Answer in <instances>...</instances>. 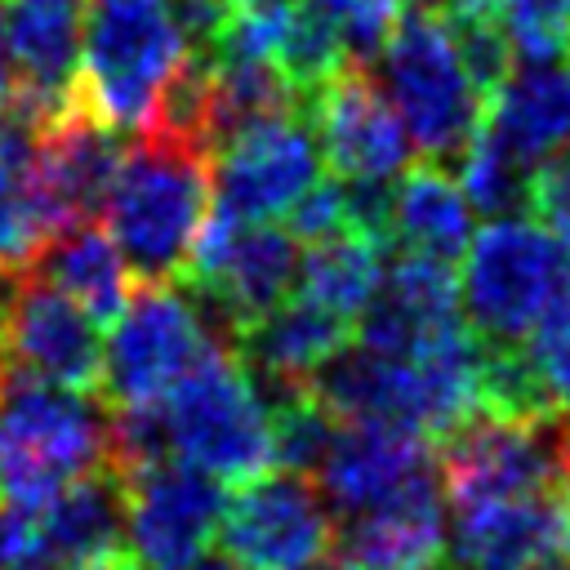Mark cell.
Segmentation results:
<instances>
[{"label":"cell","mask_w":570,"mask_h":570,"mask_svg":"<svg viewBox=\"0 0 570 570\" xmlns=\"http://www.w3.org/2000/svg\"><path fill=\"white\" fill-rule=\"evenodd\" d=\"M454 570H534L570 557L561 494H512L450 503L445 521Z\"/></svg>","instance_id":"obj_17"},{"label":"cell","mask_w":570,"mask_h":570,"mask_svg":"<svg viewBox=\"0 0 570 570\" xmlns=\"http://www.w3.org/2000/svg\"><path fill=\"white\" fill-rule=\"evenodd\" d=\"M294 276H298V240L289 236V227L236 218L209 205L178 285H187L196 303L214 307L218 321L232 325L236 334L263 312H272L281 298H289Z\"/></svg>","instance_id":"obj_9"},{"label":"cell","mask_w":570,"mask_h":570,"mask_svg":"<svg viewBox=\"0 0 570 570\" xmlns=\"http://www.w3.org/2000/svg\"><path fill=\"white\" fill-rule=\"evenodd\" d=\"M352 343V321L294 294L272 312L236 330V352L263 383V392L312 387V379Z\"/></svg>","instance_id":"obj_21"},{"label":"cell","mask_w":570,"mask_h":570,"mask_svg":"<svg viewBox=\"0 0 570 570\" xmlns=\"http://www.w3.org/2000/svg\"><path fill=\"white\" fill-rule=\"evenodd\" d=\"M566 436H570V419H566Z\"/></svg>","instance_id":"obj_34"},{"label":"cell","mask_w":570,"mask_h":570,"mask_svg":"<svg viewBox=\"0 0 570 570\" xmlns=\"http://www.w3.org/2000/svg\"><path fill=\"white\" fill-rule=\"evenodd\" d=\"M218 539L240 570H325L334 512L307 472L267 468L223 499Z\"/></svg>","instance_id":"obj_10"},{"label":"cell","mask_w":570,"mask_h":570,"mask_svg":"<svg viewBox=\"0 0 570 570\" xmlns=\"http://www.w3.org/2000/svg\"><path fill=\"white\" fill-rule=\"evenodd\" d=\"M539 370V383L543 392L552 396L557 410H570V298L557 303L539 325L534 334L521 343Z\"/></svg>","instance_id":"obj_30"},{"label":"cell","mask_w":570,"mask_h":570,"mask_svg":"<svg viewBox=\"0 0 570 570\" xmlns=\"http://www.w3.org/2000/svg\"><path fill=\"white\" fill-rule=\"evenodd\" d=\"M36 129L40 120L9 107L0 116V272H22L58 232L36 187Z\"/></svg>","instance_id":"obj_24"},{"label":"cell","mask_w":570,"mask_h":570,"mask_svg":"<svg viewBox=\"0 0 570 570\" xmlns=\"http://www.w3.org/2000/svg\"><path fill=\"white\" fill-rule=\"evenodd\" d=\"M187 570H240L232 557H223V552H205V557H196Z\"/></svg>","instance_id":"obj_31"},{"label":"cell","mask_w":570,"mask_h":570,"mask_svg":"<svg viewBox=\"0 0 570 570\" xmlns=\"http://www.w3.org/2000/svg\"><path fill=\"white\" fill-rule=\"evenodd\" d=\"M165 450L218 481H249L276 463L272 401L254 370L218 334L160 401Z\"/></svg>","instance_id":"obj_3"},{"label":"cell","mask_w":570,"mask_h":570,"mask_svg":"<svg viewBox=\"0 0 570 570\" xmlns=\"http://www.w3.org/2000/svg\"><path fill=\"white\" fill-rule=\"evenodd\" d=\"M383 240L365 236V232H334L321 240H307V249H298V294L321 303L325 312L343 316L356 325V316L370 307V298L383 285Z\"/></svg>","instance_id":"obj_26"},{"label":"cell","mask_w":570,"mask_h":570,"mask_svg":"<svg viewBox=\"0 0 570 570\" xmlns=\"http://www.w3.org/2000/svg\"><path fill=\"white\" fill-rule=\"evenodd\" d=\"M370 62L379 67L370 76L392 102L410 147H419L428 160L459 156L468 138L481 129L485 94L463 67L445 18L401 9V18L392 22Z\"/></svg>","instance_id":"obj_6"},{"label":"cell","mask_w":570,"mask_h":570,"mask_svg":"<svg viewBox=\"0 0 570 570\" xmlns=\"http://www.w3.org/2000/svg\"><path fill=\"white\" fill-rule=\"evenodd\" d=\"M111 570H151V566H142V561H129V557H120Z\"/></svg>","instance_id":"obj_32"},{"label":"cell","mask_w":570,"mask_h":570,"mask_svg":"<svg viewBox=\"0 0 570 570\" xmlns=\"http://www.w3.org/2000/svg\"><path fill=\"white\" fill-rule=\"evenodd\" d=\"M441 485L445 503L512 499V494H561L570 476L566 414H499L476 410L441 436Z\"/></svg>","instance_id":"obj_7"},{"label":"cell","mask_w":570,"mask_h":570,"mask_svg":"<svg viewBox=\"0 0 570 570\" xmlns=\"http://www.w3.org/2000/svg\"><path fill=\"white\" fill-rule=\"evenodd\" d=\"M566 156H570V151H566Z\"/></svg>","instance_id":"obj_38"},{"label":"cell","mask_w":570,"mask_h":570,"mask_svg":"<svg viewBox=\"0 0 570 570\" xmlns=\"http://www.w3.org/2000/svg\"><path fill=\"white\" fill-rule=\"evenodd\" d=\"M419 476H432L428 436L383 419H338L330 445L312 468L321 499L338 517H361Z\"/></svg>","instance_id":"obj_15"},{"label":"cell","mask_w":570,"mask_h":570,"mask_svg":"<svg viewBox=\"0 0 570 570\" xmlns=\"http://www.w3.org/2000/svg\"><path fill=\"white\" fill-rule=\"evenodd\" d=\"M36 570H111L125 557V494L111 468H98L31 508Z\"/></svg>","instance_id":"obj_18"},{"label":"cell","mask_w":570,"mask_h":570,"mask_svg":"<svg viewBox=\"0 0 570 570\" xmlns=\"http://www.w3.org/2000/svg\"><path fill=\"white\" fill-rule=\"evenodd\" d=\"M566 53H570V36H566Z\"/></svg>","instance_id":"obj_35"},{"label":"cell","mask_w":570,"mask_h":570,"mask_svg":"<svg viewBox=\"0 0 570 570\" xmlns=\"http://www.w3.org/2000/svg\"><path fill=\"white\" fill-rule=\"evenodd\" d=\"M0 370H18L76 392H98V321L36 267L0 272Z\"/></svg>","instance_id":"obj_11"},{"label":"cell","mask_w":570,"mask_h":570,"mask_svg":"<svg viewBox=\"0 0 570 570\" xmlns=\"http://www.w3.org/2000/svg\"><path fill=\"white\" fill-rule=\"evenodd\" d=\"M120 151L125 147L116 129H107L76 102L36 129V187L58 232L71 223H85L102 205V191L116 174Z\"/></svg>","instance_id":"obj_19"},{"label":"cell","mask_w":570,"mask_h":570,"mask_svg":"<svg viewBox=\"0 0 570 570\" xmlns=\"http://www.w3.org/2000/svg\"><path fill=\"white\" fill-rule=\"evenodd\" d=\"M347 521V534H334L325 570H428L445 543V499L436 476H419L387 503Z\"/></svg>","instance_id":"obj_20"},{"label":"cell","mask_w":570,"mask_h":570,"mask_svg":"<svg viewBox=\"0 0 570 570\" xmlns=\"http://www.w3.org/2000/svg\"><path fill=\"white\" fill-rule=\"evenodd\" d=\"M387 240L428 258H463L472 240V205L441 160L401 169L387 187Z\"/></svg>","instance_id":"obj_23"},{"label":"cell","mask_w":570,"mask_h":570,"mask_svg":"<svg viewBox=\"0 0 570 570\" xmlns=\"http://www.w3.org/2000/svg\"><path fill=\"white\" fill-rule=\"evenodd\" d=\"M307 120L321 160L343 183L387 187L410 160V138L365 62H347L334 80H325L307 98Z\"/></svg>","instance_id":"obj_14"},{"label":"cell","mask_w":570,"mask_h":570,"mask_svg":"<svg viewBox=\"0 0 570 570\" xmlns=\"http://www.w3.org/2000/svg\"><path fill=\"white\" fill-rule=\"evenodd\" d=\"M534 570H570V561H566V557H557V561H543V566H534Z\"/></svg>","instance_id":"obj_33"},{"label":"cell","mask_w":570,"mask_h":570,"mask_svg":"<svg viewBox=\"0 0 570 570\" xmlns=\"http://www.w3.org/2000/svg\"><path fill=\"white\" fill-rule=\"evenodd\" d=\"M80 18L85 0H9L0 9V45L13 71V107L40 125L71 107Z\"/></svg>","instance_id":"obj_16"},{"label":"cell","mask_w":570,"mask_h":570,"mask_svg":"<svg viewBox=\"0 0 570 570\" xmlns=\"http://www.w3.org/2000/svg\"><path fill=\"white\" fill-rule=\"evenodd\" d=\"M209 343H214V330L205 325V312L187 285L178 281L142 285L111 316L98 392L107 396L111 410L160 405Z\"/></svg>","instance_id":"obj_8"},{"label":"cell","mask_w":570,"mask_h":570,"mask_svg":"<svg viewBox=\"0 0 570 570\" xmlns=\"http://www.w3.org/2000/svg\"><path fill=\"white\" fill-rule=\"evenodd\" d=\"M107 468V414L94 392L0 370V503L36 508Z\"/></svg>","instance_id":"obj_4"},{"label":"cell","mask_w":570,"mask_h":570,"mask_svg":"<svg viewBox=\"0 0 570 570\" xmlns=\"http://www.w3.org/2000/svg\"><path fill=\"white\" fill-rule=\"evenodd\" d=\"M428 570H441V566H428Z\"/></svg>","instance_id":"obj_36"},{"label":"cell","mask_w":570,"mask_h":570,"mask_svg":"<svg viewBox=\"0 0 570 570\" xmlns=\"http://www.w3.org/2000/svg\"><path fill=\"white\" fill-rule=\"evenodd\" d=\"M570 298V249L525 214H499L472 232L459 272V312L481 343L521 347Z\"/></svg>","instance_id":"obj_5"},{"label":"cell","mask_w":570,"mask_h":570,"mask_svg":"<svg viewBox=\"0 0 570 570\" xmlns=\"http://www.w3.org/2000/svg\"><path fill=\"white\" fill-rule=\"evenodd\" d=\"M209 151L174 134H134L102 191V232L138 285L178 281L209 214Z\"/></svg>","instance_id":"obj_1"},{"label":"cell","mask_w":570,"mask_h":570,"mask_svg":"<svg viewBox=\"0 0 570 570\" xmlns=\"http://www.w3.org/2000/svg\"><path fill=\"white\" fill-rule=\"evenodd\" d=\"M120 476L125 494V548L151 570H187L209 552L223 517V481L174 459L156 454Z\"/></svg>","instance_id":"obj_13"},{"label":"cell","mask_w":570,"mask_h":570,"mask_svg":"<svg viewBox=\"0 0 570 570\" xmlns=\"http://www.w3.org/2000/svg\"><path fill=\"white\" fill-rule=\"evenodd\" d=\"M566 4H570V0H566Z\"/></svg>","instance_id":"obj_37"},{"label":"cell","mask_w":570,"mask_h":570,"mask_svg":"<svg viewBox=\"0 0 570 570\" xmlns=\"http://www.w3.org/2000/svg\"><path fill=\"white\" fill-rule=\"evenodd\" d=\"M343 36V49L352 62H370L392 22L401 18V0H312Z\"/></svg>","instance_id":"obj_29"},{"label":"cell","mask_w":570,"mask_h":570,"mask_svg":"<svg viewBox=\"0 0 570 570\" xmlns=\"http://www.w3.org/2000/svg\"><path fill=\"white\" fill-rule=\"evenodd\" d=\"M31 267L53 281L71 303H80L98 325H107L134 294V272L125 267L116 240L89 218L53 232Z\"/></svg>","instance_id":"obj_25"},{"label":"cell","mask_w":570,"mask_h":570,"mask_svg":"<svg viewBox=\"0 0 570 570\" xmlns=\"http://www.w3.org/2000/svg\"><path fill=\"white\" fill-rule=\"evenodd\" d=\"M321 165L307 111H276L240 125L209 151V196L236 218L276 223L321 178Z\"/></svg>","instance_id":"obj_12"},{"label":"cell","mask_w":570,"mask_h":570,"mask_svg":"<svg viewBox=\"0 0 570 570\" xmlns=\"http://www.w3.org/2000/svg\"><path fill=\"white\" fill-rule=\"evenodd\" d=\"M481 129L530 169L570 147V67L512 62L490 89Z\"/></svg>","instance_id":"obj_22"},{"label":"cell","mask_w":570,"mask_h":570,"mask_svg":"<svg viewBox=\"0 0 570 570\" xmlns=\"http://www.w3.org/2000/svg\"><path fill=\"white\" fill-rule=\"evenodd\" d=\"M352 58H347V49H343V36H338V27L307 0H298L289 13H285V27H281V45H276V67H281V76L289 80V89L303 98V107H307V98L325 85V80H334L343 67H347Z\"/></svg>","instance_id":"obj_27"},{"label":"cell","mask_w":570,"mask_h":570,"mask_svg":"<svg viewBox=\"0 0 570 570\" xmlns=\"http://www.w3.org/2000/svg\"><path fill=\"white\" fill-rule=\"evenodd\" d=\"M187 62L165 0H85L71 102L116 134H147Z\"/></svg>","instance_id":"obj_2"},{"label":"cell","mask_w":570,"mask_h":570,"mask_svg":"<svg viewBox=\"0 0 570 570\" xmlns=\"http://www.w3.org/2000/svg\"><path fill=\"white\" fill-rule=\"evenodd\" d=\"M530 174L534 169L525 160H517L503 142H494L485 129H476L468 138V147L459 151V169H454L468 205L472 209H485L490 218L525 209V200H530Z\"/></svg>","instance_id":"obj_28"}]
</instances>
